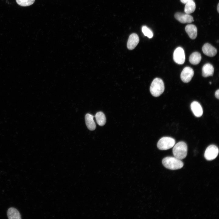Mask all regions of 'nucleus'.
I'll return each instance as SVG.
<instances>
[{
	"label": "nucleus",
	"mask_w": 219,
	"mask_h": 219,
	"mask_svg": "<svg viewBox=\"0 0 219 219\" xmlns=\"http://www.w3.org/2000/svg\"><path fill=\"white\" fill-rule=\"evenodd\" d=\"M162 162L165 167L170 170L179 169L183 166V163L181 160L175 157H166L162 159Z\"/></svg>",
	"instance_id": "1"
},
{
	"label": "nucleus",
	"mask_w": 219,
	"mask_h": 219,
	"mask_svg": "<svg viewBox=\"0 0 219 219\" xmlns=\"http://www.w3.org/2000/svg\"><path fill=\"white\" fill-rule=\"evenodd\" d=\"M172 153L174 157L182 160L185 158L187 153V146L184 141H180L173 146Z\"/></svg>",
	"instance_id": "2"
},
{
	"label": "nucleus",
	"mask_w": 219,
	"mask_h": 219,
	"mask_svg": "<svg viewBox=\"0 0 219 219\" xmlns=\"http://www.w3.org/2000/svg\"><path fill=\"white\" fill-rule=\"evenodd\" d=\"M164 89V85L162 79L157 78L153 80L150 88V92L153 96H159L163 93Z\"/></svg>",
	"instance_id": "3"
},
{
	"label": "nucleus",
	"mask_w": 219,
	"mask_h": 219,
	"mask_svg": "<svg viewBox=\"0 0 219 219\" xmlns=\"http://www.w3.org/2000/svg\"><path fill=\"white\" fill-rule=\"evenodd\" d=\"M175 140L170 137H163L157 144L158 148L161 150H167L172 148L175 144Z\"/></svg>",
	"instance_id": "4"
},
{
	"label": "nucleus",
	"mask_w": 219,
	"mask_h": 219,
	"mask_svg": "<svg viewBox=\"0 0 219 219\" xmlns=\"http://www.w3.org/2000/svg\"><path fill=\"white\" fill-rule=\"evenodd\" d=\"M219 149L216 145L212 144L208 146L205 150L204 156L206 159L210 161L215 159L218 155Z\"/></svg>",
	"instance_id": "5"
},
{
	"label": "nucleus",
	"mask_w": 219,
	"mask_h": 219,
	"mask_svg": "<svg viewBox=\"0 0 219 219\" xmlns=\"http://www.w3.org/2000/svg\"><path fill=\"white\" fill-rule=\"evenodd\" d=\"M173 59L176 63L182 64L185 62V57L184 50L181 47H177L174 51Z\"/></svg>",
	"instance_id": "6"
},
{
	"label": "nucleus",
	"mask_w": 219,
	"mask_h": 219,
	"mask_svg": "<svg viewBox=\"0 0 219 219\" xmlns=\"http://www.w3.org/2000/svg\"><path fill=\"white\" fill-rule=\"evenodd\" d=\"M194 74V72L191 68L186 67L182 71L180 78L182 81L185 83H188L191 80Z\"/></svg>",
	"instance_id": "7"
},
{
	"label": "nucleus",
	"mask_w": 219,
	"mask_h": 219,
	"mask_svg": "<svg viewBox=\"0 0 219 219\" xmlns=\"http://www.w3.org/2000/svg\"><path fill=\"white\" fill-rule=\"evenodd\" d=\"M174 17L177 20L182 23H191L194 21L192 16L186 13L177 12L175 14Z\"/></svg>",
	"instance_id": "8"
},
{
	"label": "nucleus",
	"mask_w": 219,
	"mask_h": 219,
	"mask_svg": "<svg viewBox=\"0 0 219 219\" xmlns=\"http://www.w3.org/2000/svg\"><path fill=\"white\" fill-rule=\"evenodd\" d=\"M139 41L138 35L135 33H132L130 35L127 41V48L130 50L134 49L137 46Z\"/></svg>",
	"instance_id": "9"
},
{
	"label": "nucleus",
	"mask_w": 219,
	"mask_h": 219,
	"mask_svg": "<svg viewBox=\"0 0 219 219\" xmlns=\"http://www.w3.org/2000/svg\"><path fill=\"white\" fill-rule=\"evenodd\" d=\"M202 49L203 53L209 57L215 56L217 52L216 48L209 43H205L203 45Z\"/></svg>",
	"instance_id": "10"
},
{
	"label": "nucleus",
	"mask_w": 219,
	"mask_h": 219,
	"mask_svg": "<svg viewBox=\"0 0 219 219\" xmlns=\"http://www.w3.org/2000/svg\"><path fill=\"white\" fill-rule=\"evenodd\" d=\"M190 108L194 115L196 117L201 116L203 113V110L201 105L198 102L194 101L190 105Z\"/></svg>",
	"instance_id": "11"
},
{
	"label": "nucleus",
	"mask_w": 219,
	"mask_h": 219,
	"mask_svg": "<svg viewBox=\"0 0 219 219\" xmlns=\"http://www.w3.org/2000/svg\"><path fill=\"white\" fill-rule=\"evenodd\" d=\"M185 30L190 38L194 39L196 38L197 29L195 25L192 24L187 25L185 27Z\"/></svg>",
	"instance_id": "12"
},
{
	"label": "nucleus",
	"mask_w": 219,
	"mask_h": 219,
	"mask_svg": "<svg viewBox=\"0 0 219 219\" xmlns=\"http://www.w3.org/2000/svg\"><path fill=\"white\" fill-rule=\"evenodd\" d=\"M94 116L89 114H86L85 116V123L88 128L90 130H95L96 125L93 120Z\"/></svg>",
	"instance_id": "13"
},
{
	"label": "nucleus",
	"mask_w": 219,
	"mask_h": 219,
	"mask_svg": "<svg viewBox=\"0 0 219 219\" xmlns=\"http://www.w3.org/2000/svg\"><path fill=\"white\" fill-rule=\"evenodd\" d=\"M214 68L213 65L210 63L205 64L202 69V74L204 77H207L213 75Z\"/></svg>",
	"instance_id": "14"
},
{
	"label": "nucleus",
	"mask_w": 219,
	"mask_h": 219,
	"mask_svg": "<svg viewBox=\"0 0 219 219\" xmlns=\"http://www.w3.org/2000/svg\"><path fill=\"white\" fill-rule=\"evenodd\" d=\"M8 218L9 219H21V215L17 209L14 207L9 208L7 212Z\"/></svg>",
	"instance_id": "15"
},
{
	"label": "nucleus",
	"mask_w": 219,
	"mask_h": 219,
	"mask_svg": "<svg viewBox=\"0 0 219 219\" xmlns=\"http://www.w3.org/2000/svg\"><path fill=\"white\" fill-rule=\"evenodd\" d=\"M201 59V56L200 53L197 52H195L192 53L189 56V61L192 64L196 65L200 61Z\"/></svg>",
	"instance_id": "16"
},
{
	"label": "nucleus",
	"mask_w": 219,
	"mask_h": 219,
	"mask_svg": "<svg viewBox=\"0 0 219 219\" xmlns=\"http://www.w3.org/2000/svg\"><path fill=\"white\" fill-rule=\"evenodd\" d=\"M95 117L98 124L101 126H103L106 123V119L104 114L102 112H99L96 113Z\"/></svg>",
	"instance_id": "17"
},
{
	"label": "nucleus",
	"mask_w": 219,
	"mask_h": 219,
	"mask_svg": "<svg viewBox=\"0 0 219 219\" xmlns=\"http://www.w3.org/2000/svg\"><path fill=\"white\" fill-rule=\"evenodd\" d=\"M184 12L187 14H190L194 12L196 9V4L193 1L188 2L185 4Z\"/></svg>",
	"instance_id": "18"
},
{
	"label": "nucleus",
	"mask_w": 219,
	"mask_h": 219,
	"mask_svg": "<svg viewBox=\"0 0 219 219\" xmlns=\"http://www.w3.org/2000/svg\"><path fill=\"white\" fill-rule=\"evenodd\" d=\"M142 31L145 36L151 38L153 36V33L151 30L145 26H143L142 28Z\"/></svg>",
	"instance_id": "19"
},
{
	"label": "nucleus",
	"mask_w": 219,
	"mask_h": 219,
	"mask_svg": "<svg viewBox=\"0 0 219 219\" xmlns=\"http://www.w3.org/2000/svg\"><path fill=\"white\" fill-rule=\"evenodd\" d=\"M35 0H16L17 3L22 6H27L33 4Z\"/></svg>",
	"instance_id": "20"
},
{
	"label": "nucleus",
	"mask_w": 219,
	"mask_h": 219,
	"mask_svg": "<svg viewBox=\"0 0 219 219\" xmlns=\"http://www.w3.org/2000/svg\"><path fill=\"white\" fill-rule=\"evenodd\" d=\"M219 89H218L216 91L215 93V97L217 99H219Z\"/></svg>",
	"instance_id": "21"
},
{
	"label": "nucleus",
	"mask_w": 219,
	"mask_h": 219,
	"mask_svg": "<svg viewBox=\"0 0 219 219\" xmlns=\"http://www.w3.org/2000/svg\"><path fill=\"white\" fill-rule=\"evenodd\" d=\"M193 0H180L181 2L184 4L188 2L192 1Z\"/></svg>",
	"instance_id": "22"
},
{
	"label": "nucleus",
	"mask_w": 219,
	"mask_h": 219,
	"mask_svg": "<svg viewBox=\"0 0 219 219\" xmlns=\"http://www.w3.org/2000/svg\"><path fill=\"white\" fill-rule=\"evenodd\" d=\"M217 9L218 12L219 13V3H218L217 5Z\"/></svg>",
	"instance_id": "23"
},
{
	"label": "nucleus",
	"mask_w": 219,
	"mask_h": 219,
	"mask_svg": "<svg viewBox=\"0 0 219 219\" xmlns=\"http://www.w3.org/2000/svg\"><path fill=\"white\" fill-rule=\"evenodd\" d=\"M209 83H210V84H211V82H209Z\"/></svg>",
	"instance_id": "24"
}]
</instances>
